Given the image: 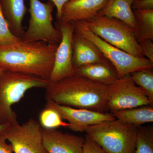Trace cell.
Returning a JSON list of instances; mask_svg holds the SVG:
<instances>
[{"mask_svg": "<svg viewBox=\"0 0 153 153\" xmlns=\"http://www.w3.org/2000/svg\"><path fill=\"white\" fill-rule=\"evenodd\" d=\"M58 22V29L62 34L61 41L55 53L54 66L49 82H57L75 74L72 63V38L74 27L72 22Z\"/></svg>", "mask_w": 153, "mask_h": 153, "instance_id": "obj_10", "label": "cell"}, {"mask_svg": "<svg viewBox=\"0 0 153 153\" xmlns=\"http://www.w3.org/2000/svg\"><path fill=\"white\" fill-rule=\"evenodd\" d=\"M152 105L145 91L137 86L131 74L108 86L107 106L111 112Z\"/></svg>", "mask_w": 153, "mask_h": 153, "instance_id": "obj_8", "label": "cell"}, {"mask_svg": "<svg viewBox=\"0 0 153 153\" xmlns=\"http://www.w3.org/2000/svg\"><path fill=\"white\" fill-rule=\"evenodd\" d=\"M3 71H3L2 69H1V68H0V75H1V73H2Z\"/></svg>", "mask_w": 153, "mask_h": 153, "instance_id": "obj_30", "label": "cell"}, {"mask_svg": "<svg viewBox=\"0 0 153 153\" xmlns=\"http://www.w3.org/2000/svg\"><path fill=\"white\" fill-rule=\"evenodd\" d=\"M108 0H69L63 5L57 22L69 23L92 18L103 8Z\"/></svg>", "mask_w": 153, "mask_h": 153, "instance_id": "obj_14", "label": "cell"}, {"mask_svg": "<svg viewBox=\"0 0 153 153\" xmlns=\"http://www.w3.org/2000/svg\"><path fill=\"white\" fill-rule=\"evenodd\" d=\"M144 57L153 62V43L151 39H146L139 42Z\"/></svg>", "mask_w": 153, "mask_h": 153, "instance_id": "obj_25", "label": "cell"}, {"mask_svg": "<svg viewBox=\"0 0 153 153\" xmlns=\"http://www.w3.org/2000/svg\"><path fill=\"white\" fill-rule=\"evenodd\" d=\"M20 40L11 32L0 5V45L11 44Z\"/></svg>", "mask_w": 153, "mask_h": 153, "instance_id": "obj_23", "label": "cell"}, {"mask_svg": "<svg viewBox=\"0 0 153 153\" xmlns=\"http://www.w3.org/2000/svg\"><path fill=\"white\" fill-rule=\"evenodd\" d=\"M54 7V4L49 0L45 3L39 0H30L29 25L21 40L59 44L62 34L53 24L52 14Z\"/></svg>", "mask_w": 153, "mask_h": 153, "instance_id": "obj_7", "label": "cell"}, {"mask_svg": "<svg viewBox=\"0 0 153 153\" xmlns=\"http://www.w3.org/2000/svg\"><path fill=\"white\" fill-rule=\"evenodd\" d=\"M83 131L107 153H134L137 136L135 126L115 119L85 127Z\"/></svg>", "mask_w": 153, "mask_h": 153, "instance_id": "obj_4", "label": "cell"}, {"mask_svg": "<svg viewBox=\"0 0 153 153\" xmlns=\"http://www.w3.org/2000/svg\"><path fill=\"white\" fill-rule=\"evenodd\" d=\"M46 107L56 110L63 120L68 121L70 125L68 128L73 131L82 132L85 127L116 119L111 112H100L85 108H75L52 101H47Z\"/></svg>", "mask_w": 153, "mask_h": 153, "instance_id": "obj_11", "label": "cell"}, {"mask_svg": "<svg viewBox=\"0 0 153 153\" xmlns=\"http://www.w3.org/2000/svg\"><path fill=\"white\" fill-rule=\"evenodd\" d=\"M43 142L48 153H82L85 138L42 128Z\"/></svg>", "mask_w": 153, "mask_h": 153, "instance_id": "obj_12", "label": "cell"}, {"mask_svg": "<svg viewBox=\"0 0 153 153\" xmlns=\"http://www.w3.org/2000/svg\"><path fill=\"white\" fill-rule=\"evenodd\" d=\"M85 138L82 153H107L98 144L91 139L87 135L85 136Z\"/></svg>", "mask_w": 153, "mask_h": 153, "instance_id": "obj_24", "label": "cell"}, {"mask_svg": "<svg viewBox=\"0 0 153 153\" xmlns=\"http://www.w3.org/2000/svg\"><path fill=\"white\" fill-rule=\"evenodd\" d=\"M133 1L108 0L98 13L104 16L120 20L135 30L136 28V21L131 8Z\"/></svg>", "mask_w": 153, "mask_h": 153, "instance_id": "obj_17", "label": "cell"}, {"mask_svg": "<svg viewBox=\"0 0 153 153\" xmlns=\"http://www.w3.org/2000/svg\"><path fill=\"white\" fill-rule=\"evenodd\" d=\"M134 13L136 21L135 33L138 41L146 39L153 41V10H134Z\"/></svg>", "mask_w": 153, "mask_h": 153, "instance_id": "obj_19", "label": "cell"}, {"mask_svg": "<svg viewBox=\"0 0 153 153\" xmlns=\"http://www.w3.org/2000/svg\"><path fill=\"white\" fill-rule=\"evenodd\" d=\"M58 46L44 41L27 42L22 40L0 45V68L49 80Z\"/></svg>", "mask_w": 153, "mask_h": 153, "instance_id": "obj_1", "label": "cell"}, {"mask_svg": "<svg viewBox=\"0 0 153 153\" xmlns=\"http://www.w3.org/2000/svg\"><path fill=\"white\" fill-rule=\"evenodd\" d=\"M49 82L35 75L3 71L0 75V124L9 125L18 121L12 106L19 102L29 89L46 88Z\"/></svg>", "mask_w": 153, "mask_h": 153, "instance_id": "obj_3", "label": "cell"}, {"mask_svg": "<svg viewBox=\"0 0 153 153\" xmlns=\"http://www.w3.org/2000/svg\"><path fill=\"white\" fill-rule=\"evenodd\" d=\"M75 74L94 82L109 86L120 78L111 63H96L75 69Z\"/></svg>", "mask_w": 153, "mask_h": 153, "instance_id": "obj_16", "label": "cell"}, {"mask_svg": "<svg viewBox=\"0 0 153 153\" xmlns=\"http://www.w3.org/2000/svg\"><path fill=\"white\" fill-rule=\"evenodd\" d=\"M74 33L92 41L115 68L120 78L143 69L153 68V62L145 57L134 56L112 46L92 33L83 21L72 22Z\"/></svg>", "mask_w": 153, "mask_h": 153, "instance_id": "obj_6", "label": "cell"}, {"mask_svg": "<svg viewBox=\"0 0 153 153\" xmlns=\"http://www.w3.org/2000/svg\"><path fill=\"white\" fill-rule=\"evenodd\" d=\"M130 74L134 83L145 91L148 98L153 103L152 68L141 69L134 71Z\"/></svg>", "mask_w": 153, "mask_h": 153, "instance_id": "obj_21", "label": "cell"}, {"mask_svg": "<svg viewBox=\"0 0 153 153\" xmlns=\"http://www.w3.org/2000/svg\"><path fill=\"white\" fill-rule=\"evenodd\" d=\"M117 119L138 127L153 122V105H143L111 112Z\"/></svg>", "mask_w": 153, "mask_h": 153, "instance_id": "obj_18", "label": "cell"}, {"mask_svg": "<svg viewBox=\"0 0 153 153\" xmlns=\"http://www.w3.org/2000/svg\"><path fill=\"white\" fill-rule=\"evenodd\" d=\"M61 116L55 109L45 106L39 116V123L46 129H55L60 127H69L70 125L63 121Z\"/></svg>", "mask_w": 153, "mask_h": 153, "instance_id": "obj_22", "label": "cell"}, {"mask_svg": "<svg viewBox=\"0 0 153 153\" xmlns=\"http://www.w3.org/2000/svg\"><path fill=\"white\" fill-rule=\"evenodd\" d=\"M0 5L11 32L21 40L25 32L23 21L28 10L25 0H0Z\"/></svg>", "mask_w": 153, "mask_h": 153, "instance_id": "obj_15", "label": "cell"}, {"mask_svg": "<svg viewBox=\"0 0 153 153\" xmlns=\"http://www.w3.org/2000/svg\"><path fill=\"white\" fill-rule=\"evenodd\" d=\"M133 10H153V0H134L132 3Z\"/></svg>", "mask_w": 153, "mask_h": 153, "instance_id": "obj_26", "label": "cell"}, {"mask_svg": "<svg viewBox=\"0 0 153 153\" xmlns=\"http://www.w3.org/2000/svg\"><path fill=\"white\" fill-rule=\"evenodd\" d=\"M9 125H2L0 124V140H6L5 138L6 129Z\"/></svg>", "mask_w": 153, "mask_h": 153, "instance_id": "obj_29", "label": "cell"}, {"mask_svg": "<svg viewBox=\"0 0 153 153\" xmlns=\"http://www.w3.org/2000/svg\"><path fill=\"white\" fill-rule=\"evenodd\" d=\"M45 99L62 105L107 112L108 86L75 74L46 88Z\"/></svg>", "mask_w": 153, "mask_h": 153, "instance_id": "obj_2", "label": "cell"}, {"mask_svg": "<svg viewBox=\"0 0 153 153\" xmlns=\"http://www.w3.org/2000/svg\"><path fill=\"white\" fill-rule=\"evenodd\" d=\"M134 153H153V126L137 127V136Z\"/></svg>", "mask_w": 153, "mask_h": 153, "instance_id": "obj_20", "label": "cell"}, {"mask_svg": "<svg viewBox=\"0 0 153 153\" xmlns=\"http://www.w3.org/2000/svg\"><path fill=\"white\" fill-rule=\"evenodd\" d=\"M72 47L74 70L93 63H111L92 41L74 32Z\"/></svg>", "mask_w": 153, "mask_h": 153, "instance_id": "obj_13", "label": "cell"}, {"mask_svg": "<svg viewBox=\"0 0 153 153\" xmlns=\"http://www.w3.org/2000/svg\"><path fill=\"white\" fill-rule=\"evenodd\" d=\"M10 144H8L6 140H0V153H13Z\"/></svg>", "mask_w": 153, "mask_h": 153, "instance_id": "obj_28", "label": "cell"}, {"mask_svg": "<svg viewBox=\"0 0 153 153\" xmlns=\"http://www.w3.org/2000/svg\"><path fill=\"white\" fill-rule=\"evenodd\" d=\"M5 138L14 153H48L43 142L42 127L33 118L22 125L18 121L9 125Z\"/></svg>", "mask_w": 153, "mask_h": 153, "instance_id": "obj_9", "label": "cell"}, {"mask_svg": "<svg viewBox=\"0 0 153 153\" xmlns=\"http://www.w3.org/2000/svg\"><path fill=\"white\" fill-rule=\"evenodd\" d=\"M82 21L92 33L108 44L134 56L144 57L135 30L120 20L97 13Z\"/></svg>", "mask_w": 153, "mask_h": 153, "instance_id": "obj_5", "label": "cell"}, {"mask_svg": "<svg viewBox=\"0 0 153 153\" xmlns=\"http://www.w3.org/2000/svg\"><path fill=\"white\" fill-rule=\"evenodd\" d=\"M54 4L55 7H56L57 9V14L56 17L58 19L60 18L61 16V11L63 5L65 3L67 2L69 0H49Z\"/></svg>", "mask_w": 153, "mask_h": 153, "instance_id": "obj_27", "label": "cell"}]
</instances>
